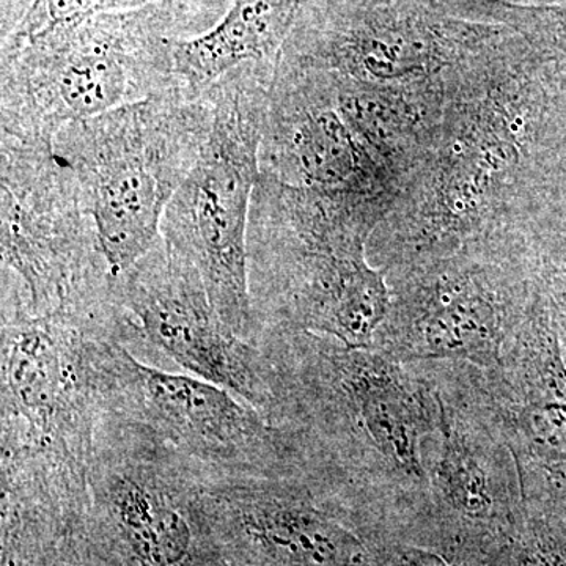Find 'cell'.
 Here are the masks:
<instances>
[{"mask_svg":"<svg viewBox=\"0 0 566 566\" xmlns=\"http://www.w3.org/2000/svg\"><path fill=\"white\" fill-rule=\"evenodd\" d=\"M436 397L428 438V516L465 542L515 538L527 516L512 453L495 433L475 387V367L419 363Z\"/></svg>","mask_w":566,"mask_h":566,"instance_id":"cell-12","label":"cell"},{"mask_svg":"<svg viewBox=\"0 0 566 566\" xmlns=\"http://www.w3.org/2000/svg\"><path fill=\"white\" fill-rule=\"evenodd\" d=\"M0 148L2 305L52 314L117 277L76 177L54 145L2 136Z\"/></svg>","mask_w":566,"mask_h":566,"instance_id":"cell-9","label":"cell"},{"mask_svg":"<svg viewBox=\"0 0 566 566\" xmlns=\"http://www.w3.org/2000/svg\"><path fill=\"white\" fill-rule=\"evenodd\" d=\"M275 70L249 63L208 88L210 133L161 223L164 241L197 268L223 322L255 345L248 230Z\"/></svg>","mask_w":566,"mask_h":566,"instance_id":"cell-6","label":"cell"},{"mask_svg":"<svg viewBox=\"0 0 566 566\" xmlns=\"http://www.w3.org/2000/svg\"><path fill=\"white\" fill-rule=\"evenodd\" d=\"M532 234H502L385 271L392 304L371 349L403 364L494 368L534 304Z\"/></svg>","mask_w":566,"mask_h":566,"instance_id":"cell-8","label":"cell"},{"mask_svg":"<svg viewBox=\"0 0 566 566\" xmlns=\"http://www.w3.org/2000/svg\"><path fill=\"white\" fill-rule=\"evenodd\" d=\"M155 2L159 0H32L3 43H20L57 25L84 20L93 14L139 9Z\"/></svg>","mask_w":566,"mask_h":566,"instance_id":"cell-17","label":"cell"},{"mask_svg":"<svg viewBox=\"0 0 566 566\" xmlns=\"http://www.w3.org/2000/svg\"><path fill=\"white\" fill-rule=\"evenodd\" d=\"M480 405L515 460L527 515L566 499V346L538 286L501 363L475 367Z\"/></svg>","mask_w":566,"mask_h":566,"instance_id":"cell-14","label":"cell"},{"mask_svg":"<svg viewBox=\"0 0 566 566\" xmlns=\"http://www.w3.org/2000/svg\"><path fill=\"white\" fill-rule=\"evenodd\" d=\"M218 566H251V565L240 564V562H219Z\"/></svg>","mask_w":566,"mask_h":566,"instance_id":"cell-22","label":"cell"},{"mask_svg":"<svg viewBox=\"0 0 566 566\" xmlns=\"http://www.w3.org/2000/svg\"><path fill=\"white\" fill-rule=\"evenodd\" d=\"M506 566H566V553L551 546L543 536H523L517 546L513 539Z\"/></svg>","mask_w":566,"mask_h":566,"instance_id":"cell-20","label":"cell"},{"mask_svg":"<svg viewBox=\"0 0 566 566\" xmlns=\"http://www.w3.org/2000/svg\"><path fill=\"white\" fill-rule=\"evenodd\" d=\"M566 189V65L479 54L368 243L387 271L546 226Z\"/></svg>","mask_w":566,"mask_h":566,"instance_id":"cell-1","label":"cell"},{"mask_svg":"<svg viewBox=\"0 0 566 566\" xmlns=\"http://www.w3.org/2000/svg\"><path fill=\"white\" fill-rule=\"evenodd\" d=\"M274 422L301 436L311 471L381 515L428 516L433 387L419 365L312 333L264 331Z\"/></svg>","mask_w":566,"mask_h":566,"instance_id":"cell-2","label":"cell"},{"mask_svg":"<svg viewBox=\"0 0 566 566\" xmlns=\"http://www.w3.org/2000/svg\"><path fill=\"white\" fill-rule=\"evenodd\" d=\"M378 566H460V564L441 547L409 542V539H394L387 545Z\"/></svg>","mask_w":566,"mask_h":566,"instance_id":"cell-19","label":"cell"},{"mask_svg":"<svg viewBox=\"0 0 566 566\" xmlns=\"http://www.w3.org/2000/svg\"><path fill=\"white\" fill-rule=\"evenodd\" d=\"M308 0H234L210 31L174 41L175 85L203 95L249 63L277 65Z\"/></svg>","mask_w":566,"mask_h":566,"instance_id":"cell-16","label":"cell"},{"mask_svg":"<svg viewBox=\"0 0 566 566\" xmlns=\"http://www.w3.org/2000/svg\"><path fill=\"white\" fill-rule=\"evenodd\" d=\"M103 553L125 566H218L205 479L151 436L96 412L84 517Z\"/></svg>","mask_w":566,"mask_h":566,"instance_id":"cell-10","label":"cell"},{"mask_svg":"<svg viewBox=\"0 0 566 566\" xmlns=\"http://www.w3.org/2000/svg\"><path fill=\"white\" fill-rule=\"evenodd\" d=\"M175 11L159 0L3 43L0 134L54 144L71 123L175 87Z\"/></svg>","mask_w":566,"mask_h":566,"instance_id":"cell-4","label":"cell"},{"mask_svg":"<svg viewBox=\"0 0 566 566\" xmlns=\"http://www.w3.org/2000/svg\"><path fill=\"white\" fill-rule=\"evenodd\" d=\"M260 175L296 188L354 197L374 205L385 218L400 193L342 117L326 74L283 61L271 85Z\"/></svg>","mask_w":566,"mask_h":566,"instance_id":"cell-15","label":"cell"},{"mask_svg":"<svg viewBox=\"0 0 566 566\" xmlns=\"http://www.w3.org/2000/svg\"><path fill=\"white\" fill-rule=\"evenodd\" d=\"M205 504L244 565L378 566L390 543L370 534L382 515L312 471L205 482Z\"/></svg>","mask_w":566,"mask_h":566,"instance_id":"cell-11","label":"cell"},{"mask_svg":"<svg viewBox=\"0 0 566 566\" xmlns=\"http://www.w3.org/2000/svg\"><path fill=\"white\" fill-rule=\"evenodd\" d=\"M174 2L177 3V6H178V2H180V0H174Z\"/></svg>","mask_w":566,"mask_h":566,"instance_id":"cell-23","label":"cell"},{"mask_svg":"<svg viewBox=\"0 0 566 566\" xmlns=\"http://www.w3.org/2000/svg\"><path fill=\"white\" fill-rule=\"evenodd\" d=\"M95 411L151 436L212 480L308 471L300 434L223 387L142 359L114 335L92 345Z\"/></svg>","mask_w":566,"mask_h":566,"instance_id":"cell-7","label":"cell"},{"mask_svg":"<svg viewBox=\"0 0 566 566\" xmlns=\"http://www.w3.org/2000/svg\"><path fill=\"white\" fill-rule=\"evenodd\" d=\"M211 126L207 93L175 87L65 126L54 153L73 172L112 273L161 237L167 205L191 172Z\"/></svg>","mask_w":566,"mask_h":566,"instance_id":"cell-5","label":"cell"},{"mask_svg":"<svg viewBox=\"0 0 566 566\" xmlns=\"http://www.w3.org/2000/svg\"><path fill=\"white\" fill-rule=\"evenodd\" d=\"M118 289L150 352L230 390L273 420V370L266 356L223 322L202 275L185 255L159 237L118 275Z\"/></svg>","mask_w":566,"mask_h":566,"instance_id":"cell-13","label":"cell"},{"mask_svg":"<svg viewBox=\"0 0 566 566\" xmlns=\"http://www.w3.org/2000/svg\"><path fill=\"white\" fill-rule=\"evenodd\" d=\"M385 216L344 193L260 175L248 230L249 289L260 334L312 333L371 349L392 304L368 256Z\"/></svg>","mask_w":566,"mask_h":566,"instance_id":"cell-3","label":"cell"},{"mask_svg":"<svg viewBox=\"0 0 566 566\" xmlns=\"http://www.w3.org/2000/svg\"><path fill=\"white\" fill-rule=\"evenodd\" d=\"M512 7L521 13L517 29L528 44L547 61L566 65V3Z\"/></svg>","mask_w":566,"mask_h":566,"instance_id":"cell-18","label":"cell"},{"mask_svg":"<svg viewBox=\"0 0 566 566\" xmlns=\"http://www.w3.org/2000/svg\"><path fill=\"white\" fill-rule=\"evenodd\" d=\"M549 223L551 227H556V229L566 233V189L562 193L560 199H558L556 208H554Z\"/></svg>","mask_w":566,"mask_h":566,"instance_id":"cell-21","label":"cell"}]
</instances>
